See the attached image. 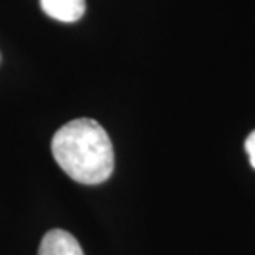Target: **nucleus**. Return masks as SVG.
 <instances>
[{
    "instance_id": "obj_1",
    "label": "nucleus",
    "mask_w": 255,
    "mask_h": 255,
    "mask_svg": "<svg viewBox=\"0 0 255 255\" xmlns=\"http://www.w3.org/2000/svg\"><path fill=\"white\" fill-rule=\"evenodd\" d=\"M52 154L66 176L85 186L108 181L115 169V151L98 121L78 118L55 132Z\"/></svg>"
},
{
    "instance_id": "obj_2",
    "label": "nucleus",
    "mask_w": 255,
    "mask_h": 255,
    "mask_svg": "<svg viewBox=\"0 0 255 255\" xmlns=\"http://www.w3.org/2000/svg\"><path fill=\"white\" fill-rule=\"evenodd\" d=\"M38 255H85L78 241L70 232L53 229L40 242Z\"/></svg>"
},
{
    "instance_id": "obj_3",
    "label": "nucleus",
    "mask_w": 255,
    "mask_h": 255,
    "mask_svg": "<svg viewBox=\"0 0 255 255\" xmlns=\"http://www.w3.org/2000/svg\"><path fill=\"white\" fill-rule=\"evenodd\" d=\"M42 10L53 20L65 23H73L83 17L85 0H40Z\"/></svg>"
},
{
    "instance_id": "obj_4",
    "label": "nucleus",
    "mask_w": 255,
    "mask_h": 255,
    "mask_svg": "<svg viewBox=\"0 0 255 255\" xmlns=\"http://www.w3.org/2000/svg\"><path fill=\"white\" fill-rule=\"evenodd\" d=\"M246 151L249 154V161H251V166L255 169V131H252L249 137L246 139Z\"/></svg>"
}]
</instances>
